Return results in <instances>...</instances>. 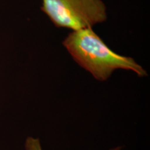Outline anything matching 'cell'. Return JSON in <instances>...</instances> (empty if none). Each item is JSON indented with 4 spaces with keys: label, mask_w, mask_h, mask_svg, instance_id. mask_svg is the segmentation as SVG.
I'll list each match as a JSON object with an SVG mask.
<instances>
[{
    "label": "cell",
    "mask_w": 150,
    "mask_h": 150,
    "mask_svg": "<svg viewBox=\"0 0 150 150\" xmlns=\"http://www.w3.org/2000/svg\"><path fill=\"white\" fill-rule=\"evenodd\" d=\"M63 44L74 61L97 80L108 79L117 69L131 70L140 76L147 75L133 58L110 50L92 28L72 31Z\"/></svg>",
    "instance_id": "obj_1"
},
{
    "label": "cell",
    "mask_w": 150,
    "mask_h": 150,
    "mask_svg": "<svg viewBox=\"0 0 150 150\" xmlns=\"http://www.w3.org/2000/svg\"><path fill=\"white\" fill-rule=\"evenodd\" d=\"M41 10L58 28L77 30L92 28L107 18L102 0H42Z\"/></svg>",
    "instance_id": "obj_2"
},
{
    "label": "cell",
    "mask_w": 150,
    "mask_h": 150,
    "mask_svg": "<svg viewBox=\"0 0 150 150\" xmlns=\"http://www.w3.org/2000/svg\"><path fill=\"white\" fill-rule=\"evenodd\" d=\"M25 148L26 150H42L40 145V140L38 138L35 139L31 137H29L27 139L25 143ZM120 149L121 147H118L110 150H120Z\"/></svg>",
    "instance_id": "obj_3"
}]
</instances>
